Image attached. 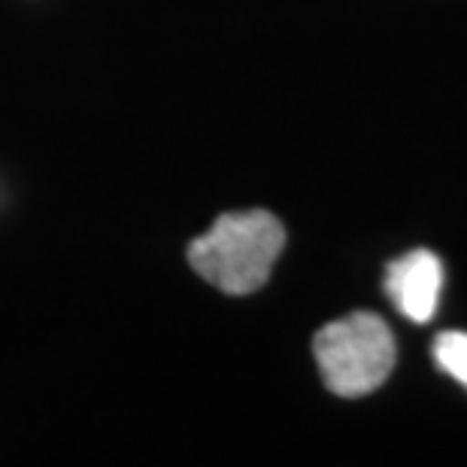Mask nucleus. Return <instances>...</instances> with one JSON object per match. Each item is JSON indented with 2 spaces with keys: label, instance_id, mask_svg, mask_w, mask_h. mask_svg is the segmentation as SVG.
Here are the masks:
<instances>
[{
  "label": "nucleus",
  "instance_id": "2",
  "mask_svg": "<svg viewBox=\"0 0 467 467\" xmlns=\"http://www.w3.org/2000/svg\"><path fill=\"white\" fill-rule=\"evenodd\" d=\"M313 352L319 373L334 395L364 398L395 370V337L377 313H352L316 331Z\"/></svg>",
  "mask_w": 467,
  "mask_h": 467
},
{
  "label": "nucleus",
  "instance_id": "4",
  "mask_svg": "<svg viewBox=\"0 0 467 467\" xmlns=\"http://www.w3.org/2000/svg\"><path fill=\"white\" fill-rule=\"evenodd\" d=\"M434 361L446 370L455 382L467 389V334L464 331H443L434 340Z\"/></svg>",
  "mask_w": 467,
  "mask_h": 467
},
{
  "label": "nucleus",
  "instance_id": "3",
  "mask_svg": "<svg viewBox=\"0 0 467 467\" xmlns=\"http://www.w3.org/2000/svg\"><path fill=\"white\" fill-rule=\"evenodd\" d=\"M443 285V261L428 249H413L407 255L389 261L386 295L407 319L419 325L431 322Z\"/></svg>",
  "mask_w": 467,
  "mask_h": 467
},
{
  "label": "nucleus",
  "instance_id": "1",
  "mask_svg": "<svg viewBox=\"0 0 467 467\" xmlns=\"http://www.w3.org/2000/svg\"><path fill=\"white\" fill-rule=\"evenodd\" d=\"M285 228L267 210L222 213L210 231L189 243V265L225 295H252L270 279Z\"/></svg>",
  "mask_w": 467,
  "mask_h": 467
}]
</instances>
